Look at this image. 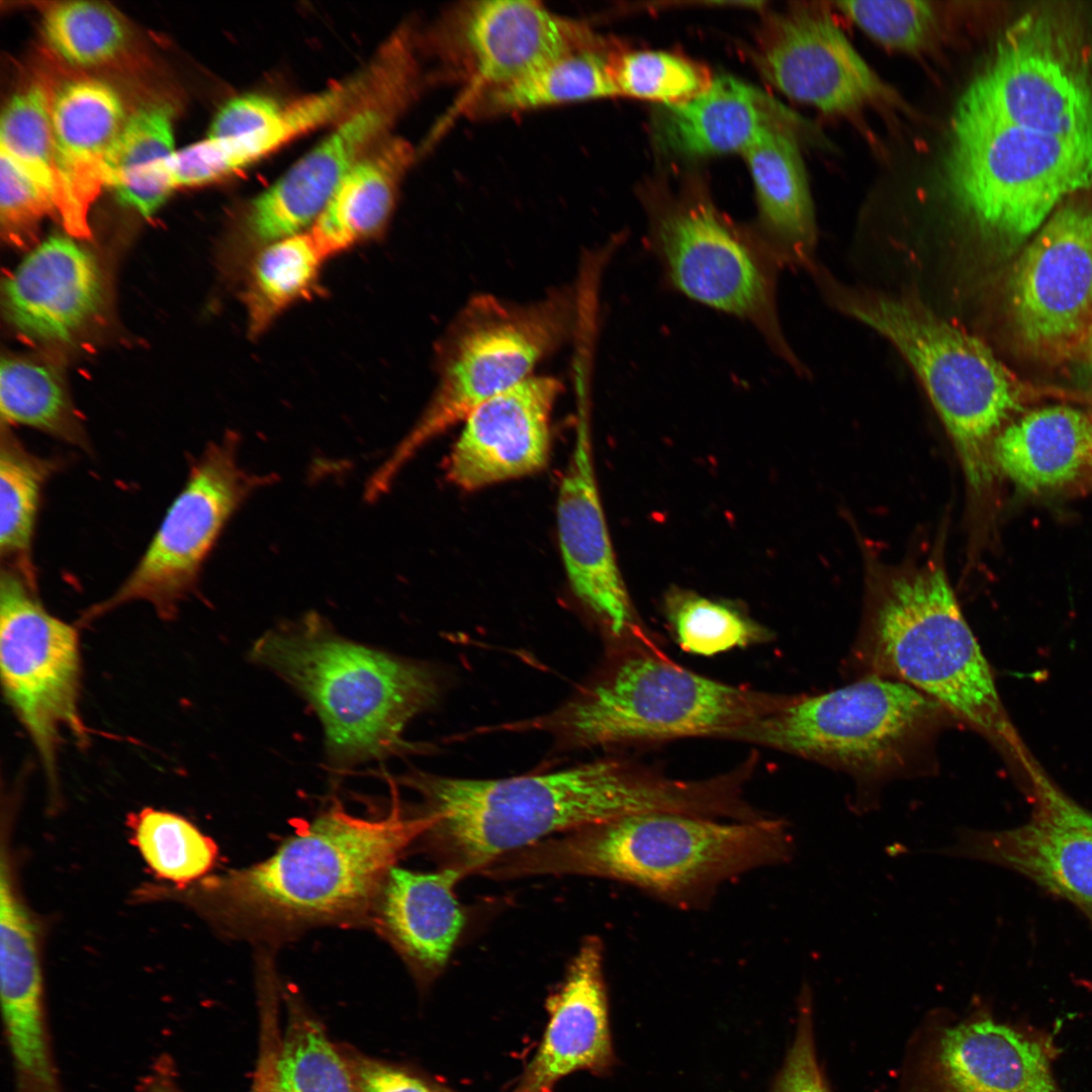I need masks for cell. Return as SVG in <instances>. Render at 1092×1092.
I'll return each instance as SVG.
<instances>
[{"label":"cell","instance_id":"obj_1","mask_svg":"<svg viewBox=\"0 0 1092 1092\" xmlns=\"http://www.w3.org/2000/svg\"><path fill=\"white\" fill-rule=\"evenodd\" d=\"M403 784L433 825L418 842L462 878L545 839L592 824L650 812L691 813L701 791L626 760L599 759L554 772L472 780L414 771Z\"/></svg>","mask_w":1092,"mask_h":1092},{"label":"cell","instance_id":"obj_2","mask_svg":"<svg viewBox=\"0 0 1092 1092\" xmlns=\"http://www.w3.org/2000/svg\"><path fill=\"white\" fill-rule=\"evenodd\" d=\"M790 825L764 816L722 820L650 812L592 824L507 854L482 876H587L634 886L679 909L710 904L725 882L790 861Z\"/></svg>","mask_w":1092,"mask_h":1092},{"label":"cell","instance_id":"obj_3","mask_svg":"<svg viewBox=\"0 0 1092 1092\" xmlns=\"http://www.w3.org/2000/svg\"><path fill=\"white\" fill-rule=\"evenodd\" d=\"M433 823L396 802L377 819L334 805L268 858L208 879L206 904L223 925L252 937L356 920L376 909L391 869Z\"/></svg>","mask_w":1092,"mask_h":1092},{"label":"cell","instance_id":"obj_4","mask_svg":"<svg viewBox=\"0 0 1092 1092\" xmlns=\"http://www.w3.org/2000/svg\"><path fill=\"white\" fill-rule=\"evenodd\" d=\"M853 650L863 675L912 687L1005 755L1022 765L1028 760L938 558L872 581Z\"/></svg>","mask_w":1092,"mask_h":1092},{"label":"cell","instance_id":"obj_5","mask_svg":"<svg viewBox=\"0 0 1092 1092\" xmlns=\"http://www.w3.org/2000/svg\"><path fill=\"white\" fill-rule=\"evenodd\" d=\"M251 658L313 707L327 755L340 767L404 748L407 723L440 695L437 673L427 664L344 638L315 613L265 632Z\"/></svg>","mask_w":1092,"mask_h":1092},{"label":"cell","instance_id":"obj_6","mask_svg":"<svg viewBox=\"0 0 1092 1092\" xmlns=\"http://www.w3.org/2000/svg\"><path fill=\"white\" fill-rule=\"evenodd\" d=\"M788 696L699 674L641 640L558 709L509 727L545 731L572 748L724 738L778 709Z\"/></svg>","mask_w":1092,"mask_h":1092},{"label":"cell","instance_id":"obj_7","mask_svg":"<svg viewBox=\"0 0 1092 1092\" xmlns=\"http://www.w3.org/2000/svg\"><path fill=\"white\" fill-rule=\"evenodd\" d=\"M912 687L874 674L818 695H789L769 714L724 738L815 760L854 777V809L875 807L876 787L910 771L948 720Z\"/></svg>","mask_w":1092,"mask_h":1092},{"label":"cell","instance_id":"obj_8","mask_svg":"<svg viewBox=\"0 0 1092 1092\" xmlns=\"http://www.w3.org/2000/svg\"><path fill=\"white\" fill-rule=\"evenodd\" d=\"M842 312L900 352L922 382L960 458L969 484L992 479V449L1019 402L1010 372L980 339L936 314L913 292L899 295L829 288Z\"/></svg>","mask_w":1092,"mask_h":1092},{"label":"cell","instance_id":"obj_9","mask_svg":"<svg viewBox=\"0 0 1092 1092\" xmlns=\"http://www.w3.org/2000/svg\"><path fill=\"white\" fill-rule=\"evenodd\" d=\"M573 300L556 290L528 304L492 295L470 299L437 346V386L420 420L377 468L369 490L381 495L398 471L434 437L488 399L517 386L568 337Z\"/></svg>","mask_w":1092,"mask_h":1092},{"label":"cell","instance_id":"obj_10","mask_svg":"<svg viewBox=\"0 0 1092 1092\" xmlns=\"http://www.w3.org/2000/svg\"><path fill=\"white\" fill-rule=\"evenodd\" d=\"M946 175L957 204L982 230L1018 240L1092 183V141L956 112Z\"/></svg>","mask_w":1092,"mask_h":1092},{"label":"cell","instance_id":"obj_11","mask_svg":"<svg viewBox=\"0 0 1092 1092\" xmlns=\"http://www.w3.org/2000/svg\"><path fill=\"white\" fill-rule=\"evenodd\" d=\"M648 246L669 288L750 324L802 372L778 312L783 266L753 228L732 223L704 196H688L651 207Z\"/></svg>","mask_w":1092,"mask_h":1092},{"label":"cell","instance_id":"obj_12","mask_svg":"<svg viewBox=\"0 0 1092 1092\" xmlns=\"http://www.w3.org/2000/svg\"><path fill=\"white\" fill-rule=\"evenodd\" d=\"M417 44L400 39L385 72L315 147L248 205L226 252L245 266L262 248L308 230L350 170L385 135L422 86Z\"/></svg>","mask_w":1092,"mask_h":1092},{"label":"cell","instance_id":"obj_13","mask_svg":"<svg viewBox=\"0 0 1092 1092\" xmlns=\"http://www.w3.org/2000/svg\"><path fill=\"white\" fill-rule=\"evenodd\" d=\"M238 450L235 435L205 447L135 567L112 596L90 607L83 620L132 602L148 603L165 620L177 615L196 590L205 560L228 522L270 479L244 469Z\"/></svg>","mask_w":1092,"mask_h":1092},{"label":"cell","instance_id":"obj_14","mask_svg":"<svg viewBox=\"0 0 1092 1092\" xmlns=\"http://www.w3.org/2000/svg\"><path fill=\"white\" fill-rule=\"evenodd\" d=\"M0 668L8 704L35 746L50 781L66 730L87 739L79 710L81 653L76 628L49 613L16 570L0 572Z\"/></svg>","mask_w":1092,"mask_h":1092},{"label":"cell","instance_id":"obj_15","mask_svg":"<svg viewBox=\"0 0 1092 1092\" xmlns=\"http://www.w3.org/2000/svg\"><path fill=\"white\" fill-rule=\"evenodd\" d=\"M614 41L588 24L529 0L466 1L438 17L422 40L435 80L472 93L515 81L564 56Z\"/></svg>","mask_w":1092,"mask_h":1092},{"label":"cell","instance_id":"obj_16","mask_svg":"<svg viewBox=\"0 0 1092 1092\" xmlns=\"http://www.w3.org/2000/svg\"><path fill=\"white\" fill-rule=\"evenodd\" d=\"M957 113L1092 141V87L1052 28L1020 20L964 93Z\"/></svg>","mask_w":1092,"mask_h":1092},{"label":"cell","instance_id":"obj_17","mask_svg":"<svg viewBox=\"0 0 1092 1092\" xmlns=\"http://www.w3.org/2000/svg\"><path fill=\"white\" fill-rule=\"evenodd\" d=\"M750 56L777 89L825 114L851 116L869 105L900 104L898 94L817 8L800 5L766 15Z\"/></svg>","mask_w":1092,"mask_h":1092},{"label":"cell","instance_id":"obj_18","mask_svg":"<svg viewBox=\"0 0 1092 1092\" xmlns=\"http://www.w3.org/2000/svg\"><path fill=\"white\" fill-rule=\"evenodd\" d=\"M1030 818L999 831L961 828L937 852L1014 871L1092 912V812L1062 793L1034 765Z\"/></svg>","mask_w":1092,"mask_h":1092},{"label":"cell","instance_id":"obj_19","mask_svg":"<svg viewBox=\"0 0 1092 1092\" xmlns=\"http://www.w3.org/2000/svg\"><path fill=\"white\" fill-rule=\"evenodd\" d=\"M1012 306L1023 338L1061 348L1092 321V212L1067 205L1042 225L1012 278Z\"/></svg>","mask_w":1092,"mask_h":1092},{"label":"cell","instance_id":"obj_20","mask_svg":"<svg viewBox=\"0 0 1092 1092\" xmlns=\"http://www.w3.org/2000/svg\"><path fill=\"white\" fill-rule=\"evenodd\" d=\"M561 389L551 376L532 375L476 407L450 453L448 478L475 490L542 469L550 453L552 408Z\"/></svg>","mask_w":1092,"mask_h":1092},{"label":"cell","instance_id":"obj_21","mask_svg":"<svg viewBox=\"0 0 1092 1092\" xmlns=\"http://www.w3.org/2000/svg\"><path fill=\"white\" fill-rule=\"evenodd\" d=\"M920 1092H1057L1034 1038L990 1017L939 1026L918 1064Z\"/></svg>","mask_w":1092,"mask_h":1092},{"label":"cell","instance_id":"obj_22","mask_svg":"<svg viewBox=\"0 0 1092 1092\" xmlns=\"http://www.w3.org/2000/svg\"><path fill=\"white\" fill-rule=\"evenodd\" d=\"M557 528L575 596L614 637L640 636L608 532L584 423L560 483Z\"/></svg>","mask_w":1092,"mask_h":1092},{"label":"cell","instance_id":"obj_23","mask_svg":"<svg viewBox=\"0 0 1092 1092\" xmlns=\"http://www.w3.org/2000/svg\"><path fill=\"white\" fill-rule=\"evenodd\" d=\"M125 119L118 94L105 82L78 78L53 86L55 204L75 238H91L89 210L106 186L105 162Z\"/></svg>","mask_w":1092,"mask_h":1092},{"label":"cell","instance_id":"obj_24","mask_svg":"<svg viewBox=\"0 0 1092 1092\" xmlns=\"http://www.w3.org/2000/svg\"><path fill=\"white\" fill-rule=\"evenodd\" d=\"M102 275L94 256L68 237L39 244L3 281L8 323L42 342L73 338L98 313Z\"/></svg>","mask_w":1092,"mask_h":1092},{"label":"cell","instance_id":"obj_25","mask_svg":"<svg viewBox=\"0 0 1092 1092\" xmlns=\"http://www.w3.org/2000/svg\"><path fill=\"white\" fill-rule=\"evenodd\" d=\"M603 963L602 939L584 938L548 999L550 1017L542 1042L515 1092H549L572 1072L602 1071L612 1064Z\"/></svg>","mask_w":1092,"mask_h":1092},{"label":"cell","instance_id":"obj_26","mask_svg":"<svg viewBox=\"0 0 1092 1092\" xmlns=\"http://www.w3.org/2000/svg\"><path fill=\"white\" fill-rule=\"evenodd\" d=\"M378 69L370 63L346 79L286 104L265 126L232 138H206L176 151L171 173L177 186H194L228 176L268 156L291 141L339 121L373 88Z\"/></svg>","mask_w":1092,"mask_h":1092},{"label":"cell","instance_id":"obj_27","mask_svg":"<svg viewBox=\"0 0 1092 1092\" xmlns=\"http://www.w3.org/2000/svg\"><path fill=\"white\" fill-rule=\"evenodd\" d=\"M463 878L449 869L415 872L393 867L376 907L382 934L420 983L445 969L466 923L455 887Z\"/></svg>","mask_w":1092,"mask_h":1092},{"label":"cell","instance_id":"obj_28","mask_svg":"<svg viewBox=\"0 0 1092 1092\" xmlns=\"http://www.w3.org/2000/svg\"><path fill=\"white\" fill-rule=\"evenodd\" d=\"M793 121L791 112L764 92L721 75L691 101L662 106L655 114L653 131L666 154L699 158L743 154L769 127L794 126Z\"/></svg>","mask_w":1092,"mask_h":1092},{"label":"cell","instance_id":"obj_29","mask_svg":"<svg viewBox=\"0 0 1092 1092\" xmlns=\"http://www.w3.org/2000/svg\"><path fill=\"white\" fill-rule=\"evenodd\" d=\"M743 156L755 189L754 231L782 266L797 265L818 273L814 206L792 126L769 127Z\"/></svg>","mask_w":1092,"mask_h":1092},{"label":"cell","instance_id":"obj_30","mask_svg":"<svg viewBox=\"0 0 1092 1092\" xmlns=\"http://www.w3.org/2000/svg\"><path fill=\"white\" fill-rule=\"evenodd\" d=\"M992 461L1025 490L1064 485L1092 463V416L1066 405L1035 410L1000 432Z\"/></svg>","mask_w":1092,"mask_h":1092},{"label":"cell","instance_id":"obj_31","mask_svg":"<svg viewBox=\"0 0 1092 1092\" xmlns=\"http://www.w3.org/2000/svg\"><path fill=\"white\" fill-rule=\"evenodd\" d=\"M414 157L408 141L386 138L342 179L308 229L331 258L383 232Z\"/></svg>","mask_w":1092,"mask_h":1092},{"label":"cell","instance_id":"obj_32","mask_svg":"<svg viewBox=\"0 0 1092 1092\" xmlns=\"http://www.w3.org/2000/svg\"><path fill=\"white\" fill-rule=\"evenodd\" d=\"M618 49L613 42L564 56L510 83L462 94L458 107L469 117L484 118L617 96L610 59Z\"/></svg>","mask_w":1092,"mask_h":1092},{"label":"cell","instance_id":"obj_33","mask_svg":"<svg viewBox=\"0 0 1092 1092\" xmlns=\"http://www.w3.org/2000/svg\"><path fill=\"white\" fill-rule=\"evenodd\" d=\"M330 259L309 230L258 251L242 272V300L250 337H260L289 307L310 297Z\"/></svg>","mask_w":1092,"mask_h":1092},{"label":"cell","instance_id":"obj_34","mask_svg":"<svg viewBox=\"0 0 1092 1092\" xmlns=\"http://www.w3.org/2000/svg\"><path fill=\"white\" fill-rule=\"evenodd\" d=\"M174 152L171 105L141 106L126 117L107 156L105 184L120 202L150 216L172 191L162 170Z\"/></svg>","mask_w":1092,"mask_h":1092},{"label":"cell","instance_id":"obj_35","mask_svg":"<svg viewBox=\"0 0 1092 1092\" xmlns=\"http://www.w3.org/2000/svg\"><path fill=\"white\" fill-rule=\"evenodd\" d=\"M61 459L31 453L1 425L0 557L3 566L37 587L32 544L43 486L61 468Z\"/></svg>","mask_w":1092,"mask_h":1092},{"label":"cell","instance_id":"obj_36","mask_svg":"<svg viewBox=\"0 0 1092 1092\" xmlns=\"http://www.w3.org/2000/svg\"><path fill=\"white\" fill-rule=\"evenodd\" d=\"M3 425H21L87 453L91 445L64 380L51 364L30 358L3 357L0 369Z\"/></svg>","mask_w":1092,"mask_h":1092},{"label":"cell","instance_id":"obj_37","mask_svg":"<svg viewBox=\"0 0 1092 1092\" xmlns=\"http://www.w3.org/2000/svg\"><path fill=\"white\" fill-rule=\"evenodd\" d=\"M129 841L158 878L180 887L201 879L217 858L214 841L178 814L144 808L126 819Z\"/></svg>","mask_w":1092,"mask_h":1092},{"label":"cell","instance_id":"obj_38","mask_svg":"<svg viewBox=\"0 0 1092 1092\" xmlns=\"http://www.w3.org/2000/svg\"><path fill=\"white\" fill-rule=\"evenodd\" d=\"M277 1092H356L346 1056L323 1026L294 1002L276 1058Z\"/></svg>","mask_w":1092,"mask_h":1092},{"label":"cell","instance_id":"obj_39","mask_svg":"<svg viewBox=\"0 0 1092 1092\" xmlns=\"http://www.w3.org/2000/svg\"><path fill=\"white\" fill-rule=\"evenodd\" d=\"M617 96L651 100L662 106L687 103L713 81L702 64L661 51L618 49L610 59Z\"/></svg>","mask_w":1092,"mask_h":1092},{"label":"cell","instance_id":"obj_40","mask_svg":"<svg viewBox=\"0 0 1092 1092\" xmlns=\"http://www.w3.org/2000/svg\"><path fill=\"white\" fill-rule=\"evenodd\" d=\"M666 617L679 647L697 655L711 656L770 638L767 629L736 608L695 594L670 595Z\"/></svg>","mask_w":1092,"mask_h":1092},{"label":"cell","instance_id":"obj_41","mask_svg":"<svg viewBox=\"0 0 1092 1092\" xmlns=\"http://www.w3.org/2000/svg\"><path fill=\"white\" fill-rule=\"evenodd\" d=\"M42 27L48 42L62 58L87 67L113 59L127 34L114 10L88 1L53 3L44 10Z\"/></svg>","mask_w":1092,"mask_h":1092},{"label":"cell","instance_id":"obj_42","mask_svg":"<svg viewBox=\"0 0 1092 1092\" xmlns=\"http://www.w3.org/2000/svg\"><path fill=\"white\" fill-rule=\"evenodd\" d=\"M52 88L38 81L9 99L1 117L0 153L24 170L55 203Z\"/></svg>","mask_w":1092,"mask_h":1092},{"label":"cell","instance_id":"obj_43","mask_svg":"<svg viewBox=\"0 0 1092 1092\" xmlns=\"http://www.w3.org/2000/svg\"><path fill=\"white\" fill-rule=\"evenodd\" d=\"M836 7L871 38L905 54L928 51L938 35V18L930 2L918 0L839 1Z\"/></svg>","mask_w":1092,"mask_h":1092},{"label":"cell","instance_id":"obj_44","mask_svg":"<svg viewBox=\"0 0 1092 1092\" xmlns=\"http://www.w3.org/2000/svg\"><path fill=\"white\" fill-rule=\"evenodd\" d=\"M57 213L51 195L10 158L0 153L1 235L16 247L29 245L40 220Z\"/></svg>","mask_w":1092,"mask_h":1092},{"label":"cell","instance_id":"obj_45","mask_svg":"<svg viewBox=\"0 0 1092 1092\" xmlns=\"http://www.w3.org/2000/svg\"><path fill=\"white\" fill-rule=\"evenodd\" d=\"M812 1011V994L810 988L804 986L795 1037L777 1075L772 1092H830L817 1060Z\"/></svg>","mask_w":1092,"mask_h":1092},{"label":"cell","instance_id":"obj_46","mask_svg":"<svg viewBox=\"0 0 1092 1092\" xmlns=\"http://www.w3.org/2000/svg\"><path fill=\"white\" fill-rule=\"evenodd\" d=\"M284 107L275 98L259 93L237 96L218 110L208 138H232L259 129L276 119Z\"/></svg>","mask_w":1092,"mask_h":1092},{"label":"cell","instance_id":"obj_47","mask_svg":"<svg viewBox=\"0 0 1092 1092\" xmlns=\"http://www.w3.org/2000/svg\"><path fill=\"white\" fill-rule=\"evenodd\" d=\"M356 1092H442L399 1068L353 1055L347 1057Z\"/></svg>","mask_w":1092,"mask_h":1092},{"label":"cell","instance_id":"obj_48","mask_svg":"<svg viewBox=\"0 0 1092 1092\" xmlns=\"http://www.w3.org/2000/svg\"><path fill=\"white\" fill-rule=\"evenodd\" d=\"M275 1019L274 1017L263 1019L260 1054L250 1092H277L275 1067L280 1037Z\"/></svg>","mask_w":1092,"mask_h":1092},{"label":"cell","instance_id":"obj_49","mask_svg":"<svg viewBox=\"0 0 1092 1092\" xmlns=\"http://www.w3.org/2000/svg\"><path fill=\"white\" fill-rule=\"evenodd\" d=\"M146 1092H184L170 1068L161 1066L154 1075H152Z\"/></svg>","mask_w":1092,"mask_h":1092},{"label":"cell","instance_id":"obj_50","mask_svg":"<svg viewBox=\"0 0 1092 1092\" xmlns=\"http://www.w3.org/2000/svg\"><path fill=\"white\" fill-rule=\"evenodd\" d=\"M1088 348H1089L1090 361L1092 363V321H1091V324H1090V327H1089V345H1088Z\"/></svg>","mask_w":1092,"mask_h":1092}]
</instances>
